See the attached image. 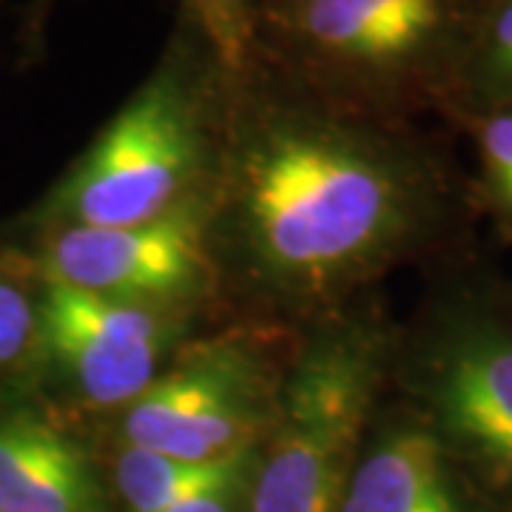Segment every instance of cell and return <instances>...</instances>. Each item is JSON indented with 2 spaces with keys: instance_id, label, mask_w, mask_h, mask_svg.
<instances>
[{
  "instance_id": "obj_9",
  "label": "cell",
  "mask_w": 512,
  "mask_h": 512,
  "mask_svg": "<svg viewBox=\"0 0 512 512\" xmlns=\"http://www.w3.org/2000/svg\"><path fill=\"white\" fill-rule=\"evenodd\" d=\"M0 512H106L89 447L40 396L0 402Z\"/></svg>"
},
{
  "instance_id": "obj_11",
  "label": "cell",
  "mask_w": 512,
  "mask_h": 512,
  "mask_svg": "<svg viewBox=\"0 0 512 512\" xmlns=\"http://www.w3.org/2000/svg\"><path fill=\"white\" fill-rule=\"evenodd\" d=\"M259 444L211 461H188L120 444L111 467L114 490L128 512H165L205 490L254 473L259 464Z\"/></svg>"
},
{
  "instance_id": "obj_16",
  "label": "cell",
  "mask_w": 512,
  "mask_h": 512,
  "mask_svg": "<svg viewBox=\"0 0 512 512\" xmlns=\"http://www.w3.org/2000/svg\"><path fill=\"white\" fill-rule=\"evenodd\" d=\"M254 473L239 476L228 484H220L214 490L188 498L183 504L171 507L165 512H248V498H251V484H254Z\"/></svg>"
},
{
  "instance_id": "obj_2",
  "label": "cell",
  "mask_w": 512,
  "mask_h": 512,
  "mask_svg": "<svg viewBox=\"0 0 512 512\" xmlns=\"http://www.w3.org/2000/svg\"><path fill=\"white\" fill-rule=\"evenodd\" d=\"M228 77L180 12L157 66L37 205L32 231L137 225L208 191L220 163Z\"/></svg>"
},
{
  "instance_id": "obj_14",
  "label": "cell",
  "mask_w": 512,
  "mask_h": 512,
  "mask_svg": "<svg viewBox=\"0 0 512 512\" xmlns=\"http://www.w3.org/2000/svg\"><path fill=\"white\" fill-rule=\"evenodd\" d=\"M478 148V197L498 228L512 239V109L464 120Z\"/></svg>"
},
{
  "instance_id": "obj_5",
  "label": "cell",
  "mask_w": 512,
  "mask_h": 512,
  "mask_svg": "<svg viewBox=\"0 0 512 512\" xmlns=\"http://www.w3.org/2000/svg\"><path fill=\"white\" fill-rule=\"evenodd\" d=\"M282 376L254 336L191 342L120 410V444L188 461L231 456L262 441Z\"/></svg>"
},
{
  "instance_id": "obj_12",
  "label": "cell",
  "mask_w": 512,
  "mask_h": 512,
  "mask_svg": "<svg viewBox=\"0 0 512 512\" xmlns=\"http://www.w3.org/2000/svg\"><path fill=\"white\" fill-rule=\"evenodd\" d=\"M40 376V293L12 256L0 251V402L35 396Z\"/></svg>"
},
{
  "instance_id": "obj_3",
  "label": "cell",
  "mask_w": 512,
  "mask_h": 512,
  "mask_svg": "<svg viewBox=\"0 0 512 512\" xmlns=\"http://www.w3.org/2000/svg\"><path fill=\"white\" fill-rule=\"evenodd\" d=\"M490 0H305L254 23L274 69L336 106L387 123L427 109L456 117Z\"/></svg>"
},
{
  "instance_id": "obj_10",
  "label": "cell",
  "mask_w": 512,
  "mask_h": 512,
  "mask_svg": "<svg viewBox=\"0 0 512 512\" xmlns=\"http://www.w3.org/2000/svg\"><path fill=\"white\" fill-rule=\"evenodd\" d=\"M342 512H473L456 461L416 419L393 424L356 461Z\"/></svg>"
},
{
  "instance_id": "obj_1",
  "label": "cell",
  "mask_w": 512,
  "mask_h": 512,
  "mask_svg": "<svg viewBox=\"0 0 512 512\" xmlns=\"http://www.w3.org/2000/svg\"><path fill=\"white\" fill-rule=\"evenodd\" d=\"M404 126L336 106L251 52L228 77L214 254L262 299L319 311L430 248L450 222V180Z\"/></svg>"
},
{
  "instance_id": "obj_13",
  "label": "cell",
  "mask_w": 512,
  "mask_h": 512,
  "mask_svg": "<svg viewBox=\"0 0 512 512\" xmlns=\"http://www.w3.org/2000/svg\"><path fill=\"white\" fill-rule=\"evenodd\" d=\"M512 109V0H490L464 72L458 120Z\"/></svg>"
},
{
  "instance_id": "obj_15",
  "label": "cell",
  "mask_w": 512,
  "mask_h": 512,
  "mask_svg": "<svg viewBox=\"0 0 512 512\" xmlns=\"http://www.w3.org/2000/svg\"><path fill=\"white\" fill-rule=\"evenodd\" d=\"M183 15L217 52L228 74H237L254 46L256 3L259 0H180Z\"/></svg>"
},
{
  "instance_id": "obj_17",
  "label": "cell",
  "mask_w": 512,
  "mask_h": 512,
  "mask_svg": "<svg viewBox=\"0 0 512 512\" xmlns=\"http://www.w3.org/2000/svg\"><path fill=\"white\" fill-rule=\"evenodd\" d=\"M57 0H29L26 6V20H23V46L29 49V55L43 46V29L46 20L55 12Z\"/></svg>"
},
{
  "instance_id": "obj_4",
  "label": "cell",
  "mask_w": 512,
  "mask_h": 512,
  "mask_svg": "<svg viewBox=\"0 0 512 512\" xmlns=\"http://www.w3.org/2000/svg\"><path fill=\"white\" fill-rule=\"evenodd\" d=\"M390 348L370 316L330 322L299 348L259 444L248 512H342Z\"/></svg>"
},
{
  "instance_id": "obj_7",
  "label": "cell",
  "mask_w": 512,
  "mask_h": 512,
  "mask_svg": "<svg viewBox=\"0 0 512 512\" xmlns=\"http://www.w3.org/2000/svg\"><path fill=\"white\" fill-rule=\"evenodd\" d=\"M37 293L35 396L46 399L57 390L83 410H126L174 359L191 316L114 302L55 282H37Z\"/></svg>"
},
{
  "instance_id": "obj_8",
  "label": "cell",
  "mask_w": 512,
  "mask_h": 512,
  "mask_svg": "<svg viewBox=\"0 0 512 512\" xmlns=\"http://www.w3.org/2000/svg\"><path fill=\"white\" fill-rule=\"evenodd\" d=\"M419 419L456 464L512 493V328L490 311L447 313L416 359Z\"/></svg>"
},
{
  "instance_id": "obj_6",
  "label": "cell",
  "mask_w": 512,
  "mask_h": 512,
  "mask_svg": "<svg viewBox=\"0 0 512 512\" xmlns=\"http://www.w3.org/2000/svg\"><path fill=\"white\" fill-rule=\"evenodd\" d=\"M32 237L26 251H6L26 274L114 302L191 313L220 276L211 188L157 220L32 231Z\"/></svg>"
},
{
  "instance_id": "obj_18",
  "label": "cell",
  "mask_w": 512,
  "mask_h": 512,
  "mask_svg": "<svg viewBox=\"0 0 512 512\" xmlns=\"http://www.w3.org/2000/svg\"><path fill=\"white\" fill-rule=\"evenodd\" d=\"M296 3H305V0H259L256 3V18L265 15V12H282V9H291Z\"/></svg>"
}]
</instances>
